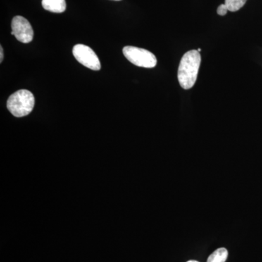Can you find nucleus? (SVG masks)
Listing matches in <instances>:
<instances>
[{"label": "nucleus", "mask_w": 262, "mask_h": 262, "mask_svg": "<svg viewBox=\"0 0 262 262\" xmlns=\"http://www.w3.org/2000/svg\"><path fill=\"white\" fill-rule=\"evenodd\" d=\"M115 1H120V0H115Z\"/></svg>", "instance_id": "13"}, {"label": "nucleus", "mask_w": 262, "mask_h": 262, "mask_svg": "<svg viewBox=\"0 0 262 262\" xmlns=\"http://www.w3.org/2000/svg\"><path fill=\"white\" fill-rule=\"evenodd\" d=\"M42 5L45 10L52 13H63L67 8L65 0H42Z\"/></svg>", "instance_id": "6"}, {"label": "nucleus", "mask_w": 262, "mask_h": 262, "mask_svg": "<svg viewBox=\"0 0 262 262\" xmlns=\"http://www.w3.org/2000/svg\"><path fill=\"white\" fill-rule=\"evenodd\" d=\"M12 35H14L19 42L29 43L34 37V31L30 23L24 17L15 16L12 20Z\"/></svg>", "instance_id": "5"}, {"label": "nucleus", "mask_w": 262, "mask_h": 262, "mask_svg": "<svg viewBox=\"0 0 262 262\" xmlns=\"http://www.w3.org/2000/svg\"><path fill=\"white\" fill-rule=\"evenodd\" d=\"M201 63L200 52L192 50L183 56L178 70V80L182 89H192L198 78Z\"/></svg>", "instance_id": "1"}, {"label": "nucleus", "mask_w": 262, "mask_h": 262, "mask_svg": "<svg viewBox=\"0 0 262 262\" xmlns=\"http://www.w3.org/2000/svg\"><path fill=\"white\" fill-rule=\"evenodd\" d=\"M35 99L34 95L27 90H20L10 96L7 107L13 116L22 117L32 113Z\"/></svg>", "instance_id": "2"}, {"label": "nucleus", "mask_w": 262, "mask_h": 262, "mask_svg": "<svg viewBox=\"0 0 262 262\" xmlns=\"http://www.w3.org/2000/svg\"><path fill=\"white\" fill-rule=\"evenodd\" d=\"M73 55L77 61L90 70H101V62L96 53L89 46L84 45H76L73 48Z\"/></svg>", "instance_id": "4"}, {"label": "nucleus", "mask_w": 262, "mask_h": 262, "mask_svg": "<svg viewBox=\"0 0 262 262\" xmlns=\"http://www.w3.org/2000/svg\"><path fill=\"white\" fill-rule=\"evenodd\" d=\"M122 52L125 58L137 67L148 69L156 67V57L147 50L134 46H125Z\"/></svg>", "instance_id": "3"}, {"label": "nucleus", "mask_w": 262, "mask_h": 262, "mask_svg": "<svg viewBox=\"0 0 262 262\" xmlns=\"http://www.w3.org/2000/svg\"><path fill=\"white\" fill-rule=\"evenodd\" d=\"M227 11H229V10L225 4L220 5L218 9H217V13H218V15H221V16H224V15L227 14Z\"/></svg>", "instance_id": "9"}, {"label": "nucleus", "mask_w": 262, "mask_h": 262, "mask_svg": "<svg viewBox=\"0 0 262 262\" xmlns=\"http://www.w3.org/2000/svg\"><path fill=\"white\" fill-rule=\"evenodd\" d=\"M246 1L247 0H225V4L229 11L236 12L244 6Z\"/></svg>", "instance_id": "8"}, {"label": "nucleus", "mask_w": 262, "mask_h": 262, "mask_svg": "<svg viewBox=\"0 0 262 262\" xmlns=\"http://www.w3.org/2000/svg\"><path fill=\"white\" fill-rule=\"evenodd\" d=\"M228 257V251L225 248L215 250L208 257L207 262H225Z\"/></svg>", "instance_id": "7"}, {"label": "nucleus", "mask_w": 262, "mask_h": 262, "mask_svg": "<svg viewBox=\"0 0 262 262\" xmlns=\"http://www.w3.org/2000/svg\"><path fill=\"white\" fill-rule=\"evenodd\" d=\"M187 262H199V261H194V260H190V261H188Z\"/></svg>", "instance_id": "11"}, {"label": "nucleus", "mask_w": 262, "mask_h": 262, "mask_svg": "<svg viewBox=\"0 0 262 262\" xmlns=\"http://www.w3.org/2000/svg\"><path fill=\"white\" fill-rule=\"evenodd\" d=\"M3 57H4V54H3V47H0V62H3Z\"/></svg>", "instance_id": "10"}, {"label": "nucleus", "mask_w": 262, "mask_h": 262, "mask_svg": "<svg viewBox=\"0 0 262 262\" xmlns=\"http://www.w3.org/2000/svg\"><path fill=\"white\" fill-rule=\"evenodd\" d=\"M198 52H201V48H198Z\"/></svg>", "instance_id": "12"}]
</instances>
